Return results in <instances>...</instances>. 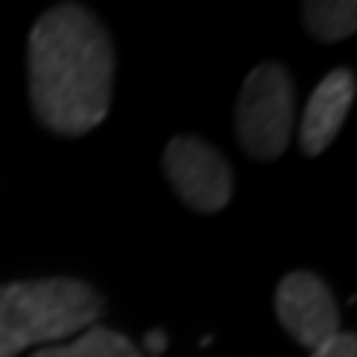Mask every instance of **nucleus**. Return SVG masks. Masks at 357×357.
Here are the masks:
<instances>
[{
    "mask_svg": "<svg viewBox=\"0 0 357 357\" xmlns=\"http://www.w3.org/2000/svg\"><path fill=\"white\" fill-rule=\"evenodd\" d=\"M164 170L173 191L194 211L215 215L232 197V173L223 155L199 137H176L164 149Z\"/></svg>",
    "mask_w": 357,
    "mask_h": 357,
    "instance_id": "4",
    "label": "nucleus"
},
{
    "mask_svg": "<svg viewBox=\"0 0 357 357\" xmlns=\"http://www.w3.org/2000/svg\"><path fill=\"white\" fill-rule=\"evenodd\" d=\"M295 126L292 77L280 63H259L244 77L236 128L244 152L256 161H274L286 152Z\"/></svg>",
    "mask_w": 357,
    "mask_h": 357,
    "instance_id": "3",
    "label": "nucleus"
},
{
    "mask_svg": "<svg viewBox=\"0 0 357 357\" xmlns=\"http://www.w3.org/2000/svg\"><path fill=\"white\" fill-rule=\"evenodd\" d=\"M30 102L51 131L81 137L107 116L114 45L89 9L60 3L30 30Z\"/></svg>",
    "mask_w": 357,
    "mask_h": 357,
    "instance_id": "1",
    "label": "nucleus"
},
{
    "mask_svg": "<svg viewBox=\"0 0 357 357\" xmlns=\"http://www.w3.org/2000/svg\"><path fill=\"white\" fill-rule=\"evenodd\" d=\"M354 89L357 84L349 69H333L331 75L321 77V84L312 89L304 107V116H301L298 143L304 155H321L333 143L351 110Z\"/></svg>",
    "mask_w": 357,
    "mask_h": 357,
    "instance_id": "6",
    "label": "nucleus"
},
{
    "mask_svg": "<svg viewBox=\"0 0 357 357\" xmlns=\"http://www.w3.org/2000/svg\"><path fill=\"white\" fill-rule=\"evenodd\" d=\"M277 319L298 345L319 349L340 333V307L325 280L310 271L286 274L274 295Z\"/></svg>",
    "mask_w": 357,
    "mask_h": 357,
    "instance_id": "5",
    "label": "nucleus"
},
{
    "mask_svg": "<svg viewBox=\"0 0 357 357\" xmlns=\"http://www.w3.org/2000/svg\"><path fill=\"white\" fill-rule=\"evenodd\" d=\"M310 357H357V337L354 333H337L328 342H321L319 349H312Z\"/></svg>",
    "mask_w": 357,
    "mask_h": 357,
    "instance_id": "9",
    "label": "nucleus"
},
{
    "mask_svg": "<svg viewBox=\"0 0 357 357\" xmlns=\"http://www.w3.org/2000/svg\"><path fill=\"white\" fill-rule=\"evenodd\" d=\"M102 310L96 289L72 277L0 286V357L84 333L102 319Z\"/></svg>",
    "mask_w": 357,
    "mask_h": 357,
    "instance_id": "2",
    "label": "nucleus"
},
{
    "mask_svg": "<svg viewBox=\"0 0 357 357\" xmlns=\"http://www.w3.org/2000/svg\"><path fill=\"white\" fill-rule=\"evenodd\" d=\"M30 357H143L137 345H131L128 337L116 331H107L102 325H93L89 331L77 333L66 345H48Z\"/></svg>",
    "mask_w": 357,
    "mask_h": 357,
    "instance_id": "7",
    "label": "nucleus"
},
{
    "mask_svg": "<svg viewBox=\"0 0 357 357\" xmlns=\"http://www.w3.org/2000/svg\"><path fill=\"white\" fill-rule=\"evenodd\" d=\"M146 349H149L155 357H158V354L167 349V337H164L161 331H149V333H146Z\"/></svg>",
    "mask_w": 357,
    "mask_h": 357,
    "instance_id": "10",
    "label": "nucleus"
},
{
    "mask_svg": "<svg viewBox=\"0 0 357 357\" xmlns=\"http://www.w3.org/2000/svg\"><path fill=\"white\" fill-rule=\"evenodd\" d=\"M304 21L312 36L321 42L349 39L357 27V3L354 0H310L304 3Z\"/></svg>",
    "mask_w": 357,
    "mask_h": 357,
    "instance_id": "8",
    "label": "nucleus"
}]
</instances>
